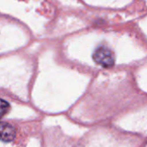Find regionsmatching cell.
<instances>
[{"mask_svg":"<svg viewBox=\"0 0 147 147\" xmlns=\"http://www.w3.org/2000/svg\"><path fill=\"white\" fill-rule=\"evenodd\" d=\"M94 60L103 67H111L115 64L113 52L106 47H99L93 54Z\"/></svg>","mask_w":147,"mask_h":147,"instance_id":"6da1fadb","label":"cell"},{"mask_svg":"<svg viewBox=\"0 0 147 147\" xmlns=\"http://www.w3.org/2000/svg\"><path fill=\"white\" fill-rule=\"evenodd\" d=\"M16 136L15 127L7 122H2L1 124V140L3 142H10Z\"/></svg>","mask_w":147,"mask_h":147,"instance_id":"7a4b0ae2","label":"cell"},{"mask_svg":"<svg viewBox=\"0 0 147 147\" xmlns=\"http://www.w3.org/2000/svg\"><path fill=\"white\" fill-rule=\"evenodd\" d=\"M9 108V103L7 102H5L4 100H2L1 101V114H2V116H3L7 113Z\"/></svg>","mask_w":147,"mask_h":147,"instance_id":"3957f363","label":"cell"}]
</instances>
